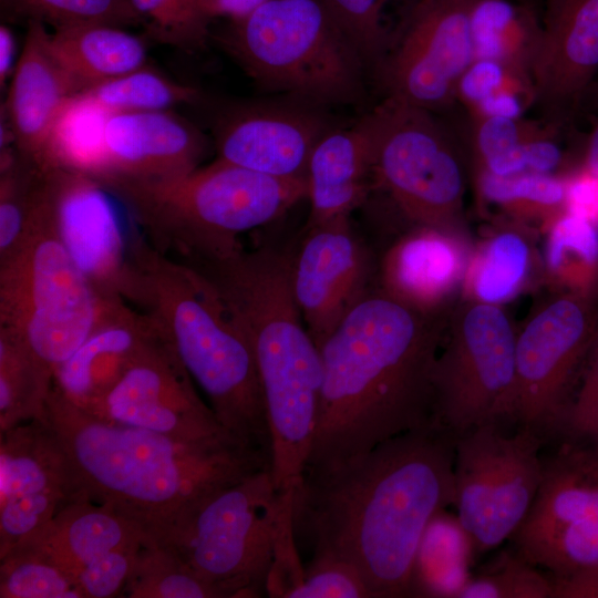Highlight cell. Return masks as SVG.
I'll return each mask as SVG.
<instances>
[{
	"label": "cell",
	"instance_id": "obj_1",
	"mask_svg": "<svg viewBox=\"0 0 598 598\" xmlns=\"http://www.w3.org/2000/svg\"><path fill=\"white\" fill-rule=\"evenodd\" d=\"M455 440L431 423L306 470L292 494L295 534L309 540L312 557L352 566L370 598L410 597L421 538L454 504Z\"/></svg>",
	"mask_w": 598,
	"mask_h": 598
},
{
	"label": "cell",
	"instance_id": "obj_2",
	"mask_svg": "<svg viewBox=\"0 0 598 598\" xmlns=\"http://www.w3.org/2000/svg\"><path fill=\"white\" fill-rule=\"evenodd\" d=\"M447 316L422 312L381 290L353 308L319 348L320 409L305 471L433 423V369Z\"/></svg>",
	"mask_w": 598,
	"mask_h": 598
},
{
	"label": "cell",
	"instance_id": "obj_3",
	"mask_svg": "<svg viewBox=\"0 0 598 598\" xmlns=\"http://www.w3.org/2000/svg\"><path fill=\"white\" fill-rule=\"evenodd\" d=\"M44 421L80 497L107 504L153 534L209 493L259 470L262 454L237 442H187L94 415L54 384Z\"/></svg>",
	"mask_w": 598,
	"mask_h": 598
},
{
	"label": "cell",
	"instance_id": "obj_4",
	"mask_svg": "<svg viewBox=\"0 0 598 598\" xmlns=\"http://www.w3.org/2000/svg\"><path fill=\"white\" fill-rule=\"evenodd\" d=\"M292 257L264 247L238 249L204 272L252 344L271 439L278 492L295 489L313 444L322 388L320 349L292 291Z\"/></svg>",
	"mask_w": 598,
	"mask_h": 598
},
{
	"label": "cell",
	"instance_id": "obj_5",
	"mask_svg": "<svg viewBox=\"0 0 598 598\" xmlns=\"http://www.w3.org/2000/svg\"><path fill=\"white\" fill-rule=\"evenodd\" d=\"M135 305L162 327L221 426L271 465V439L256 354L215 285L196 267L136 245Z\"/></svg>",
	"mask_w": 598,
	"mask_h": 598
},
{
	"label": "cell",
	"instance_id": "obj_6",
	"mask_svg": "<svg viewBox=\"0 0 598 598\" xmlns=\"http://www.w3.org/2000/svg\"><path fill=\"white\" fill-rule=\"evenodd\" d=\"M99 179L159 252L195 262L239 249L240 234L280 217L307 197L305 178H280L219 159L171 178L109 174Z\"/></svg>",
	"mask_w": 598,
	"mask_h": 598
},
{
	"label": "cell",
	"instance_id": "obj_7",
	"mask_svg": "<svg viewBox=\"0 0 598 598\" xmlns=\"http://www.w3.org/2000/svg\"><path fill=\"white\" fill-rule=\"evenodd\" d=\"M212 39L261 90L321 107L365 96L369 71L320 0H265Z\"/></svg>",
	"mask_w": 598,
	"mask_h": 598
},
{
	"label": "cell",
	"instance_id": "obj_8",
	"mask_svg": "<svg viewBox=\"0 0 598 598\" xmlns=\"http://www.w3.org/2000/svg\"><path fill=\"white\" fill-rule=\"evenodd\" d=\"M287 492L276 489L269 468L259 470L209 493L148 535L220 598L261 597Z\"/></svg>",
	"mask_w": 598,
	"mask_h": 598
},
{
	"label": "cell",
	"instance_id": "obj_9",
	"mask_svg": "<svg viewBox=\"0 0 598 598\" xmlns=\"http://www.w3.org/2000/svg\"><path fill=\"white\" fill-rule=\"evenodd\" d=\"M110 299L95 291L65 248L41 179L28 238L0 262V328L54 373L92 332Z\"/></svg>",
	"mask_w": 598,
	"mask_h": 598
},
{
	"label": "cell",
	"instance_id": "obj_10",
	"mask_svg": "<svg viewBox=\"0 0 598 598\" xmlns=\"http://www.w3.org/2000/svg\"><path fill=\"white\" fill-rule=\"evenodd\" d=\"M374 187L413 224L465 233V154L436 113L383 97L373 110Z\"/></svg>",
	"mask_w": 598,
	"mask_h": 598
},
{
	"label": "cell",
	"instance_id": "obj_11",
	"mask_svg": "<svg viewBox=\"0 0 598 598\" xmlns=\"http://www.w3.org/2000/svg\"><path fill=\"white\" fill-rule=\"evenodd\" d=\"M516 336L501 305L461 298L447 316L433 369V423L455 439L511 420Z\"/></svg>",
	"mask_w": 598,
	"mask_h": 598
},
{
	"label": "cell",
	"instance_id": "obj_12",
	"mask_svg": "<svg viewBox=\"0 0 598 598\" xmlns=\"http://www.w3.org/2000/svg\"><path fill=\"white\" fill-rule=\"evenodd\" d=\"M544 442L523 426L504 434L495 422L456 437L453 506L476 551L496 548L526 518L543 477Z\"/></svg>",
	"mask_w": 598,
	"mask_h": 598
},
{
	"label": "cell",
	"instance_id": "obj_13",
	"mask_svg": "<svg viewBox=\"0 0 598 598\" xmlns=\"http://www.w3.org/2000/svg\"><path fill=\"white\" fill-rule=\"evenodd\" d=\"M597 329L595 296L555 290L532 311L517 329L511 421L549 437Z\"/></svg>",
	"mask_w": 598,
	"mask_h": 598
},
{
	"label": "cell",
	"instance_id": "obj_14",
	"mask_svg": "<svg viewBox=\"0 0 598 598\" xmlns=\"http://www.w3.org/2000/svg\"><path fill=\"white\" fill-rule=\"evenodd\" d=\"M472 0H412L373 70L383 97L439 113L475 59Z\"/></svg>",
	"mask_w": 598,
	"mask_h": 598
},
{
	"label": "cell",
	"instance_id": "obj_15",
	"mask_svg": "<svg viewBox=\"0 0 598 598\" xmlns=\"http://www.w3.org/2000/svg\"><path fill=\"white\" fill-rule=\"evenodd\" d=\"M42 194L60 237L79 269L103 298L135 302V248L142 233L117 198L95 177L43 169Z\"/></svg>",
	"mask_w": 598,
	"mask_h": 598
},
{
	"label": "cell",
	"instance_id": "obj_16",
	"mask_svg": "<svg viewBox=\"0 0 598 598\" xmlns=\"http://www.w3.org/2000/svg\"><path fill=\"white\" fill-rule=\"evenodd\" d=\"M543 463L534 503L509 538L514 550L553 576L598 567V456L561 443Z\"/></svg>",
	"mask_w": 598,
	"mask_h": 598
},
{
	"label": "cell",
	"instance_id": "obj_17",
	"mask_svg": "<svg viewBox=\"0 0 598 598\" xmlns=\"http://www.w3.org/2000/svg\"><path fill=\"white\" fill-rule=\"evenodd\" d=\"M195 384L158 323L157 332L90 413L182 441L239 443Z\"/></svg>",
	"mask_w": 598,
	"mask_h": 598
},
{
	"label": "cell",
	"instance_id": "obj_18",
	"mask_svg": "<svg viewBox=\"0 0 598 598\" xmlns=\"http://www.w3.org/2000/svg\"><path fill=\"white\" fill-rule=\"evenodd\" d=\"M323 107L289 97L227 110L214 127L217 159L280 178H306L311 153L333 126Z\"/></svg>",
	"mask_w": 598,
	"mask_h": 598
},
{
	"label": "cell",
	"instance_id": "obj_19",
	"mask_svg": "<svg viewBox=\"0 0 598 598\" xmlns=\"http://www.w3.org/2000/svg\"><path fill=\"white\" fill-rule=\"evenodd\" d=\"M542 30L529 78L547 123L573 115L598 73V0H539Z\"/></svg>",
	"mask_w": 598,
	"mask_h": 598
},
{
	"label": "cell",
	"instance_id": "obj_20",
	"mask_svg": "<svg viewBox=\"0 0 598 598\" xmlns=\"http://www.w3.org/2000/svg\"><path fill=\"white\" fill-rule=\"evenodd\" d=\"M349 217L311 226L292 258L291 283L303 322L320 346L370 292V260Z\"/></svg>",
	"mask_w": 598,
	"mask_h": 598
},
{
	"label": "cell",
	"instance_id": "obj_21",
	"mask_svg": "<svg viewBox=\"0 0 598 598\" xmlns=\"http://www.w3.org/2000/svg\"><path fill=\"white\" fill-rule=\"evenodd\" d=\"M385 251L380 290L425 313H447L462 298L473 256L465 233L413 225Z\"/></svg>",
	"mask_w": 598,
	"mask_h": 598
},
{
	"label": "cell",
	"instance_id": "obj_22",
	"mask_svg": "<svg viewBox=\"0 0 598 598\" xmlns=\"http://www.w3.org/2000/svg\"><path fill=\"white\" fill-rule=\"evenodd\" d=\"M105 142L110 163L105 175L141 179L186 175L199 167L207 148L204 134L171 110L113 112Z\"/></svg>",
	"mask_w": 598,
	"mask_h": 598
},
{
	"label": "cell",
	"instance_id": "obj_23",
	"mask_svg": "<svg viewBox=\"0 0 598 598\" xmlns=\"http://www.w3.org/2000/svg\"><path fill=\"white\" fill-rule=\"evenodd\" d=\"M157 330L150 313L110 299L92 332L55 369L53 384L78 406L93 411Z\"/></svg>",
	"mask_w": 598,
	"mask_h": 598
},
{
	"label": "cell",
	"instance_id": "obj_24",
	"mask_svg": "<svg viewBox=\"0 0 598 598\" xmlns=\"http://www.w3.org/2000/svg\"><path fill=\"white\" fill-rule=\"evenodd\" d=\"M25 27L1 117L17 150L35 162L60 107L78 92L50 47L48 28L35 21Z\"/></svg>",
	"mask_w": 598,
	"mask_h": 598
},
{
	"label": "cell",
	"instance_id": "obj_25",
	"mask_svg": "<svg viewBox=\"0 0 598 598\" xmlns=\"http://www.w3.org/2000/svg\"><path fill=\"white\" fill-rule=\"evenodd\" d=\"M372 112L348 128H331L315 146L307 168L309 227L349 217L368 197L373 181Z\"/></svg>",
	"mask_w": 598,
	"mask_h": 598
},
{
	"label": "cell",
	"instance_id": "obj_26",
	"mask_svg": "<svg viewBox=\"0 0 598 598\" xmlns=\"http://www.w3.org/2000/svg\"><path fill=\"white\" fill-rule=\"evenodd\" d=\"M148 536L140 524L110 505L78 498L27 538L38 543L76 580L92 561L113 550L141 546Z\"/></svg>",
	"mask_w": 598,
	"mask_h": 598
},
{
	"label": "cell",
	"instance_id": "obj_27",
	"mask_svg": "<svg viewBox=\"0 0 598 598\" xmlns=\"http://www.w3.org/2000/svg\"><path fill=\"white\" fill-rule=\"evenodd\" d=\"M44 493L81 498L53 430L33 420L0 433V502Z\"/></svg>",
	"mask_w": 598,
	"mask_h": 598
},
{
	"label": "cell",
	"instance_id": "obj_28",
	"mask_svg": "<svg viewBox=\"0 0 598 598\" xmlns=\"http://www.w3.org/2000/svg\"><path fill=\"white\" fill-rule=\"evenodd\" d=\"M144 37L111 25H84L50 32V47L81 93L147 62Z\"/></svg>",
	"mask_w": 598,
	"mask_h": 598
},
{
	"label": "cell",
	"instance_id": "obj_29",
	"mask_svg": "<svg viewBox=\"0 0 598 598\" xmlns=\"http://www.w3.org/2000/svg\"><path fill=\"white\" fill-rule=\"evenodd\" d=\"M537 231L499 219L473 251L462 298L502 305L515 298L540 268L532 240Z\"/></svg>",
	"mask_w": 598,
	"mask_h": 598
},
{
	"label": "cell",
	"instance_id": "obj_30",
	"mask_svg": "<svg viewBox=\"0 0 598 598\" xmlns=\"http://www.w3.org/2000/svg\"><path fill=\"white\" fill-rule=\"evenodd\" d=\"M113 112L85 93L71 95L60 107L35 163L95 178L110 169L105 128Z\"/></svg>",
	"mask_w": 598,
	"mask_h": 598
},
{
	"label": "cell",
	"instance_id": "obj_31",
	"mask_svg": "<svg viewBox=\"0 0 598 598\" xmlns=\"http://www.w3.org/2000/svg\"><path fill=\"white\" fill-rule=\"evenodd\" d=\"M538 3L472 0L471 29L475 58L497 60L529 76L532 58L542 30Z\"/></svg>",
	"mask_w": 598,
	"mask_h": 598
},
{
	"label": "cell",
	"instance_id": "obj_32",
	"mask_svg": "<svg viewBox=\"0 0 598 598\" xmlns=\"http://www.w3.org/2000/svg\"><path fill=\"white\" fill-rule=\"evenodd\" d=\"M475 193L482 208L498 210V219L544 231L567 209V181L561 175L523 173L497 176L472 169Z\"/></svg>",
	"mask_w": 598,
	"mask_h": 598
},
{
	"label": "cell",
	"instance_id": "obj_33",
	"mask_svg": "<svg viewBox=\"0 0 598 598\" xmlns=\"http://www.w3.org/2000/svg\"><path fill=\"white\" fill-rule=\"evenodd\" d=\"M474 545L457 516L445 509L429 523L413 563L410 597H452L472 577Z\"/></svg>",
	"mask_w": 598,
	"mask_h": 598
},
{
	"label": "cell",
	"instance_id": "obj_34",
	"mask_svg": "<svg viewBox=\"0 0 598 598\" xmlns=\"http://www.w3.org/2000/svg\"><path fill=\"white\" fill-rule=\"evenodd\" d=\"M542 280L555 290L595 296L598 288V225L565 210L544 229Z\"/></svg>",
	"mask_w": 598,
	"mask_h": 598
},
{
	"label": "cell",
	"instance_id": "obj_35",
	"mask_svg": "<svg viewBox=\"0 0 598 598\" xmlns=\"http://www.w3.org/2000/svg\"><path fill=\"white\" fill-rule=\"evenodd\" d=\"M54 373L18 338L0 328V433L44 420Z\"/></svg>",
	"mask_w": 598,
	"mask_h": 598
},
{
	"label": "cell",
	"instance_id": "obj_36",
	"mask_svg": "<svg viewBox=\"0 0 598 598\" xmlns=\"http://www.w3.org/2000/svg\"><path fill=\"white\" fill-rule=\"evenodd\" d=\"M0 164V262H4L28 238L43 169L16 146L1 148Z\"/></svg>",
	"mask_w": 598,
	"mask_h": 598
},
{
	"label": "cell",
	"instance_id": "obj_37",
	"mask_svg": "<svg viewBox=\"0 0 598 598\" xmlns=\"http://www.w3.org/2000/svg\"><path fill=\"white\" fill-rule=\"evenodd\" d=\"M3 23L41 22L53 31L84 25H143L130 0H0Z\"/></svg>",
	"mask_w": 598,
	"mask_h": 598
},
{
	"label": "cell",
	"instance_id": "obj_38",
	"mask_svg": "<svg viewBox=\"0 0 598 598\" xmlns=\"http://www.w3.org/2000/svg\"><path fill=\"white\" fill-rule=\"evenodd\" d=\"M470 157L472 169L497 176L528 173L526 145L550 124H537L523 117L470 116Z\"/></svg>",
	"mask_w": 598,
	"mask_h": 598
},
{
	"label": "cell",
	"instance_id": "obj_39",
	"mask_svg": "<svg viewBox=\"0 0 598 598\" xmlns=\"http://www.w3.org/2000/svg\"><path fill=\"white\" fill-rule=\"evenodd\" d=\"M0 598H84L76 580L25 538L0 556Z\"/></svg>",
	"mask_w": 598,
	"mask_h": 598
},
{
	"label": "cell",
	"instance_id": "obj_40",
	"mask_svg": "<svg viewBox=\"0 0 598 598\" xmlns=\"http://www.w3.org/2000/svg\"><path fill=\"white\" fill-rule=\"evenodd\" d=\"M122 597L220 598V595L148 536L137 554Z\"/></svg>",
	"mask_w": 598,
	"mask_h": 598
},
{
	"label": "cell",
	"instance_id": "obj_41",
	"mask_svg": "<svg viewBox=\"0 0 598 598\" xmlns=\"http://www.w3.org/2000/svg\"><path fill=\"white\" fill-rule=\"evenodd\" d=\"M81 93L111 112L166 111L199 100V91L177 83L147 64Z\"/></svg>",
	"mask_w": 598,
	"mask_h": 598
},
{
	"label": "cell",
	"instance_id": "obj_42",
	"mask_svg": "<svg viewBox=\"0 0 598 598\" xmlns=\"http://www.w3.org/2000/svg\"><path fill=\"white\" fill-rule=\"evenodd\" d=\"M146 40L195 52L207 47L215 20L202 0H130Z\"/></svg>",
	"mask_w": 598,
	"mask_h": 598
},
{
	"label": "cell",
	"instance_id": "obj_43",
	"mask_svg": "<svg viewBox=\"0 0 598 598\" xmlns=\"http://www.w3.org/2000/svg\"><path fill=\"white\" fill-rule=\"evenodd\" d=\"M487 568L471 577L456 598H551L550 577L518 553L503 551Z\"/></svg>",
	"mask_w": 598,
	"mask_h": 598
},
{
	"label": "cell",
	"instance_id": "obj_44",
	"mask_svg": "<svg viewBox=\"0 0 598 598\" xmlns=\"http://www.w3.org/2000/svg\"><path fill=\"white\" fill-rule=\"evenodd\" d=\"M549 437L598 456V329L584 361L571 398Z\"/></svg>",
	"mask_w": 598,
	"mask_h": 598
},
{
	"label": "cell",
	"instance_id": "obj_45",
	"mask_svg": "<svg viewBox=\"0 0 598 598\" xmlns=\"http://www.w3.org/2000/svg\"><path fill=\"white\" fill-rule=\"evenodd\" d=\"M320 1L355 47L368 71L373 72L386 50L392 33L385 23V12L396 0Z\"/></svg>",
	"mask_w": 598,
	"mask_h": 598
},
{
	"label": "cell",
	"instance_id": "obj_46",
	"mask_svg": "<svg viewBox=\"0 0 598 598\" xmlns=\"http://www.w3.org/2000/svg\"><path fill=\"white\" fill-rule=\"evenodd\" d=\"M70 498L56 493L0 502V556L50 523Z\"/></svg>",
	"mask_w": 598,
	"mask_h": 598
},
{
	"label": "cell",
	"instance_id": "obj_47",
	"mask_svg": "<svg viewBox=\"0 0 598 598\" xmlns=\"http://www.w3.org/2000/svg\"><path fill=\"white\" fill-rule=\"evenodd\" d=\"M288 598H370L358 571L349 564L328 557H312L301 582Z\"/></svg>",
	"mask_w": 598,
	"mask_h": 598
},
{
	"label": "cell",
	"instance_id": "obj_48",
	"mask_svg": "<svg viewBox=\"0 0 598 598\" xmlns=\"http://www.w3.org/2000/svg\"><path fill=\"white\" fill-rule=\"evenodd\" d=\"M292 494L293 489L287 492L280 515L274 561L266 586V594L269 597L288 598L305 575L292 524Z\"/></svg>",
	"mask_w": 598,
	"mask_h": 598
},
{
	"label": "cell",
	"instance_id": "obj_49",
	"mask_svg": "<svg viewBox=\"0 0 598 598\" xmlns=\"http://www.w3.org/2000/svg\"><path fill=\"white\" fill-rule=\"evenodd\" d=\"M142 546L113 550L84 567L76 578L83 597L122 596Z\"/></svg>",
	"mask_w": 598,
	"mask_h": 598
},
{
	"label": "cell",
	"instance_id": "obj_50",
	"mask_svg": "<svg viewBox=\"0 0 598 598\" xmlns=\"http://www.w3.org/2000/svg\"><path fill=\"white\" fill-rule=\"evenodd\" d=\"M516 81L530 82V79L497 60L475 58L460 78L456 103L470 112L486 97Z\"/></svg>",
	"mask_w": 598,
	"mask_h": 598
},
{
	"label": "cell",
	"instance_id": "obj_51",
	"mask_svg": "<svg viewBox=\"0 0 598 598\" xmlns=\"http://www.w3.org/2000/svg\"><path fill=\"white\" fill-rule=\"evenodd\" d=\"M551 598H598V567L550 577Z\"/></svg>",
	"mask_w": 598,
	"mask_h": 598
},
{
	"label": "cell",
	"instance_id": "obj_52",
	"mask_svg": "<svg viewBox=\"0 0 598 598\" xmlns=\"http://www.w3.org/2000/svg\"><path fill=\"white\" fill-rule=\"evenodd\" d=\"M265 0H202L209 14L216 18H226L228 20L240 19Z\"/></svg>",
	"mask_w": 598,
	"mask_h": 598
},
{
	"label": "cell",
	"instance_id": "obj_53",
	"mask_svg": "<svg viewBox=\"0 0 598 598\" xmlns=\"http://www.w3.org/2000/svg\"><path fill=\"white\" fill-rule=\"evenodd\" d=\"M17 42L14 34L7 23L0 24V86L6 85L9 78L12 76L16 68L14 58Z\"/></svg>",
	"mask_w": 598,
	"mask_h": 598
},
{
	"label": "cell",
	"instance_id": "obj_54",
	"mask_svg": "<svg viewBox=\"0 0 598 598\" xmlns=\"http://www.w3.org/2000/svg\"><path fill=\"white\" fill-rule=\"evenodd\" d=\"M581 171L598 182V106L592 126L585 142Z\"/></svg>",
	"mask_w": 598,
	"mask_h": 598
},
{
	"label": "cell",
	"instance_id": "obj_55",
	"mask_svg": "<svg viewBox=\"0 0 598 598\" xmlns=\"http://www.w3.org/2000/svg\"><path fill=\"white\" fill-rule=\"evenodd\" d=\"M518 1H533V2H539V0H518Z\"/></svg>",
	"mask_w": 598,
	"mask_h": 598
}]
</instances>
